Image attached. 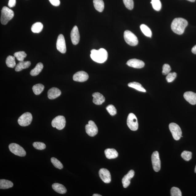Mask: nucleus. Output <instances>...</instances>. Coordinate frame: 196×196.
<instances>
[{"label": "nucleus", "instance_id": "nucleus-1", "mask_svg": "<svg viewBox=\"0 0 196 196\" xmlns=\"http://www.w3.org/2000/svg\"><path fill=\"white\" fill-rule=\"evenodd\" d=\"M188 22L182 18H176L173 20L171 24V29L175 34L182 35L184 32Z\"/></svg>", "mask_w": 196, "mask_h": 196}, {"label": "nucleus", "instance_id": "nucleus-2", "mask_svg": "<svg viewBox=\"0 0 196 196\" xmlns=\"http://www.w3.org/2000/svg\"><path fill=\"white\" fill-rule=\"evenodd\" d=\"M90 56L95 62L102 63L106 61L108 58V53L104 48H100L98 50L94 49L91 50Z\"/></svg>", "mask_w": 196, "mask_h": 196}, {"label": "nucleus", "instance_id": "nucleus-3", "mask_svg": "<svg viewBox=\"0 0 196 196\" xmlns=\"http://www.w3.org/2000/svg\"><path fill=\"white\" fill-rule=\"evenodd\" d=\"M1 23L3 25H6L14 17V12L9 8L5 6L3 7L1 11Z\"/></svg>", "mask_w": 196, "mask_h": 196}, {"label": "nucleus", "instance_id": "nucleus-4", "mask_svg": "<svg viewBox=\"0 0 196 196\" xmlns=\"http://www.w3.org/2000/svg\"><path fill=\"white\" fill-rule=\"evenodd\" d=\"M124 38L125 42L129 45L135 46L138 44V40L137 36L129 30L124 32Z\"/></svg>", "mask_w": 196, "mask_h": 196}, {"label": "nucleus", "instance_id": "nucleus-5", "mask_svg": "<svg viewBox=\"0 0 196 196\" xmlns=\"http://www.w3.org/2000/svg\"><path fill=\"white\" fill-rule=\"evenodd\" d=\"M9 147L10 151L17 156L24 157L26 154L25 149L17 143H11L9 145Z\"/></svg>", "mask_w": 196, "mask_h": 196}, {"label": "nucleus", "instance_id": "nucleus-6", "mask_svg": "<svg viewBox=\"0 0 196 196\" xmlns=\"http://www.w3.org/2000/svg\"><path fill=\"white\" fill-rule=\"evenodd\" d=\"M51 124L54 128H56L58 130H62L66 126V118L63 116H58L52 120Z\"/></svg>", "mask_w": 196, "mask_h": 196}, {"label": "nucleus", "instance_id": "nucleus-7", "mask_svg": "<svg viewBox=\"0 0 196 196\" xmlns=\"http://www.w3.org/2000/svg\"><path fill=\"white\" fill-rule=\"evenodd\" d=\"M169 128L175 140L178 141L180 139L182 132L178 125L174 123H171L169 125Z\"/></svg>", "mask_w": 196, "mask_h": 196}, {"label": "nucleus", "instance_id": "nucleus-8", "mask_svg": "<svg viewBox=\"0 0 196 196\" xmlns=\"http://www.w3.org/2000/svg\"><path fill=\"white\" fill-rule=\"evenodd\" d=\"M32 116L31 113L26 112L21 115L18 119V124L20 126H26L31 124Z\"/></svg>", "mask_w": 196, "mask_h": 196}, {"label": "nucleus", "instance_id": "nucleus-9", "mask_svg": "<svg viewBox=\"0 0 196 196\" xmlns=\"http://www.w3.org/2000/svg\"><path fill=\"white\" fill-rule=\"evenodd\" d=\"M127 124L129 129L132 131L137 130L138 128L137 117L133 113L129 114L127 118Z\"/></svg>", "mask_w": 196, "mask_h": 196}, {"label": "nucleus", "instance_id": "nucleus-10", "mask_svg": "<svg viewBox=\"0 0 196 196\" xmlns=\"http://www.w3.org/2000/svg\"><path fill=\"white\" fill-rule=\"evenodd\" d=\"M151 161L153 167L155 172H158L160 170L161 163L158 151H155L151 155Z\"/></svg>", "mask_w": 196, "mask_h": 196}, {"label": "nucleus", "instance_id": "nucleus-11", "mask_svg": "<svg viewBox=\"0 0 196 196\" xmlns=\"http://www.w3.org/2000/svg\"><path fill=\"white\" fill-rule=\"evenodd\" d=\"M86 132L89 136L94 137L98 134V129L95 123L92 121H90L86 126Z\"/></svg>", "mask_w": 196, "mask_h": 196}, {"label": "nucleus", "instance_id": "nucleus-12", "mask_svg": "<svg viewBox=\"0 0 196 196\" xmlns=\"http://www.w3.org/2000/svg\"><path fill=\"white\" fill-rule=\"evenodd\" d=\"M56 48L61 53L65 54L66 52V46L65 40L63 35L60 34L56 42Z\"/></svg>", "mask_w": 196, "mask_h": 196}, {"label": "nucleus", "instance_id": "nucleus-13", "mask_svg": "<svg viewBox=\"0 0 196 196\" xmlns=\"http://www.w3.org/2000/svg\"><path fill=\"white\" fill-rule=\"evenodd\" d=\"M100 178L104 183H109L111 181V177L110 171L106 169L102 168L99 171Z\"/></svg>", "mask_w": 196, "mask_h": 196}, {"label": "nucleus", "instance_id": "nucleus-14", "mask_svg": "<svg viewBox=\"0 0 196 196\" xmlns=\"http://www.w3.org/2000/svg\"><path fill=\"white\" fill-rule=\"evenodd\" d=\"M89 78L88 74L86 72L81 71L76 72L74 74L73 80L74 81L83 82L87 80Z\"/></svg>", "mask_w": 196, "mask_h": 196}, {"label": "nucleus", "instance_id": "nucleus-15", "mask_svg": "<svg viewBox=\"0 0 196 196\" xmlns=\"http://www.w3.org/2000/svg\"><path fill=\"white\" fill-rule=\"evenodd\" d=\"M70 37L73 44L74 45L78 44L80 41V35L78 28L77 26H74L70 33Z\"/></svg>", "mask_w": 196, "mask_h": 196}, {"label": "nucleus", "instance_id": "nucleus-16", "mask_svg": "<svg viewBox=\"0 0 196 196\" xmlns=\"http://www.w3.org/2000/svg\"><path fill=\"white\" fill-rule=\"evenodd\" d=\"M126 64L130 67L138 69L142 68L145 66L144 62L136 58L129 60L127 62Z\"/></svg>", "mask_w": 196, "mask_h": 196}, {"label": "nucleus", "instance_id": "nucleus-17", "mask_svg": "<svg viewBox=\"0 0 196 196\" xmlns=\"http://www.w3.org/2000/svg\"><path fill=\"white\" fill-rule=\"evenodd\" d=\"M134 171L132 170L129 171L128 174L123 177L122 182L123 187L125 188H126L130 185V180L134 177Z\"/></svg>", "mask_w": 196, "mask_h": 196}, {"label": "nucleus", "instance_id": "nucleus-18", "mask_svg": "<svg viewBox=\"0 0 196 196\" xmlns=\"http://www.w3.org/2000/svg\"><path fill=\"white\" fill-rule=\"evenodd\" d=\"M185 99L191 105L196 104V94L192 92H187L184 94Z\"/></svg>", "mask_w": 196, "mask_h": 196}, {"label": "nucleus", "instance_id": "nucleus-19", "mask_svg": "<svg viewBox=\"0 0 196 196\" xmlns=\"http://www.w3.org/2000/svg\"><path fill=\"white\" fill-rule=\"evenodd\" d=\"M61 94V91L58 88H52L48 91V97L50 99L53 100L60 96Z\"/></svg>", "mask_w": 196, "mask_h": 196}, {"label": "nucleus", "instance_id": "nucleus-20", "mask_svg": "<svg viewBox=\"0 0 196 196\" xmlns=\"http://www.w3.org/2000/svg\"><path fill=\"white\" fill-rule=\"evenodd\" d=\"M92 96L94 98L93 102L95 104L100 105L105 102V97L100 93H94L93 94Z\"/></svg>", "mask_w": 196, "mask_h": 196}, {"label": "nucleus", "instance_id": "nucleus-21", "mask_svg": "<svg viewBox=\"0 0 196 196\" xmlns=\"http://www.w3.org/2000/svg\"><path fill=\"white\" fill-rule=\"evenodd\" d=\"M104 152L106 157L108 159L116 158L118 156V152L114 149H107Z\"/></svg>", "mask_w": 196, "mask_h": 196}, {"label": "nucleus", "instance_id": "nucleus-22", "mask_svg": "<svg viewBox=\"0 0 196 196\" xmlns=\"http://www.w3.org/2000/svg\"><path fill=\"white\" fill-rule=\"evenodd\" d=\"M52 188L54 191L60 194L66 193L67 190L64 186L58 183H54L52 185Z\"/></svg>", "mask_w": 196, "mask_h": 196}, {"label": "nucleus", "instance_id": "nucleus-23", "mask_svg": "<svg viewBox=\"0 0 196 196\" xmlns=\"http://www.w3.org/2000/svg\"><path fill=\"white\" fill-rule=\"evenodd\" d=\"M31 62L30 61L20 62L15 66V70L17 72L21 71V70L27 68L31 66Z\"/></svg>", "mask_w": 196, "mask_h": 196}, {"label": "nucleus", "instance_id": "nucleus-24", "mask_svg": "<svg viewBox=\"0 0 196 196\" xmlns=\"http://www.w3.org/2000/svg\"><path fill=\"white\" fill-rule=\"evenodd\" d=\"M43 68V65L41 62H39L36 65L35 67L32 69L30 74L32 76H36L39 74Z\"/></svg>", "mask_w": 196, "mask_h": 196}, {"label": "nucleus", "instance_id": "nucleus-25", "mask_svg": "<svg viewBox=\"0 0 196 196\" xmlns=\"http://www.w3.org/2000/svg\"><path fill=\"white\" fill-rule=\"evenodd\" d=\"M12 182L6 179L0 180V189H6L10 188L13 186Z\"/></svg>", "mask_w": 196, "mask_h": 196}, {"label": "nucleus", "instance_id": "nucleus-26", "mask_svg": "<svg viewBox=\"0 0 196 196\" xmlns=\"http://www.w3.org/2000/svg\"><path fill=\"white\" fill-rule=\"evenodd\" d=\"M95 9L99 12H102L104 9V3L103 0H94Z\"/></svg>", "mask_w": 196, "mask_h": 196}, {"label": "nucleus", "instance_id": "nucleus-27", "mask_svg": "<svg viewBox=\"0 0 196 196\" xmlns=\"http://www.w3.org/2000/svg\"><path fill=\"white\" fill-rule=\"evenodd\" d=\"M43 26L40 22H36L32 25L31 27V31L34 33H39L43 29Z\"/></svg>", "mask_w": 196, "mask_h": 196}, {"label": "nucleus", "instance_id": "nucleus-28", "mask_svg": "<svg viewBox=\"0 0 196 196\" xmlns=\"http://www.w3.org/2000/svg\"><path fill=\"white\" fill-rule=\"evenodd\" d=\"M128 86L130 87L135 89L139 91L145 92L146 90L143 88L142 85L139 83L136 82H133L129 83L128 84Z\"/></svg>", "mask_w": 196, "mask_h": 196}, {"label": "nucleus", "instance_id": "nucleus-29", "mask_svg": "<svg viewBox=\"0 0 196 196\" xmlns=\"http://www.w3.org/2000/svg\"><path fill=\"white\" fill-rule=\"evenodd\" d=\"M6 64L8 67L14 68L16 66V62L15 56H9L6 59Z\"/></svg>", "mask_w": 196, "mask_h": 196}, {"label": "nucleus", "instance_id": "nucleus-30", "mask_svg": "<svg viewBox=\"0 0 196 196\" xmlns=\"http://www.w3.org/2000/svg\"><path fill=\"white\" fill-rule=\"evenodd\" d=\"M44 86L41 84H38L34 85L32 87V90L34 94L38 95H39L43 91Z\"/></svg>", "mask_w": 196, "mask_h": 196}, {"label": "nucleus", "instance_id": "nucleus-31", "mask_svg": "<svg viewBox=\"0 0 196 196\" xmlns=\"http://www.w3.org/2000/svg\"><path fill=\"white\" fill-rule=\"evenodd\" d=\"M140 27L141 31L145 36L147 37L151 38L152 36V32L151 30L147 26L144 24H142L140 26Z\"/></svg>", "mask_w": 196, "mask_h": 196}, {"label": "nucleus", "instance_id": "nucleus-32", "mask_svg": "<svg viewBox=\"0 0 196 196\" xmlns=\"http://www.w3.org/2000/svg\"><path fill=\"white\" fill-rule=\"evenodd\" d=\"M14 56L17 58L19 62L23 61L24 58L27 56V54L25 52L19 51L15 52L14 54Z\"/></svg>", "mask_w": 196, "mask_h": 196}, {"label": "nucleus", "instance_id": "nucleus-33", "mask_svg": "<svg viewBox=\"0 0 196 196\" xmlns=\"http://www.w3.org/2000/svg\"><path fill=\"white\" fill-rule=\"evenodd\" d=\"M150 3L152 4L153 7L155 10H160L162 7V4L160 0H151Z\"/></svg>", "mask_w": 196, "mask_h": 196}, {"label": "nucleus", "instance_id": "nucleus-34", "mask_svg": "<svg viewBox=\"0 0 196 196\" xmlns=\"http://www.w3.org/2000/svg\"><path fill=\"white\" fill-rule=\"evenodd\" d=\"M52 164H53L54 167L56 168L59 169H62L63 168V166L62 163L60 162L57 159L55 158L52 157L50 159Z\"/></svg>", "mask_w": 196, "mask_h": 196}, {"label": "nucleus", "instance_id": "nucleus-35", "mask_svg": "<svg viewBox=\"0 0 196 196\" xmlns=\"http://www.w3.org/2000/svg\"><path fill=\"white\" fill-rule=\"evenodd\" d=\"M192 153L190 151H183L182 153L181 156L184 160L186 161H189L192 158Z\"/></svg>", "mask_w": 196, "mask_h": 196}, {"label": "nucleus", "instance_id": "nucleus-36", "mask_svg": "<svg viewBox=\"0 0 196 196\" xmlns=\"http://www.w3.org/2000/svg\"><path fill=\"white\" fill-rule=\"evenodd\" d=\"M106 110L111 116H114L117 114V110L112 105H109L106 107Z\"/></svg>", "mask_w": 196, "mask_h": 196}, {"label": "nucleus", "instance_id": "nucleus-37", "mask_svg": "<svg viewBox=\"0 0 196 196\" xmlns=\"http://www.w3.org/2000/svg\"><path fill=\"white\" fill-rule=\"evenodd\" d=\"M33 146L34 148L39 150H43L46 148V145L41 142H34L33 143Z\"/></svg>", "mask_w": 196, "mask_h": 196}, {"label": "nucleus", "instance_id": "nucleus-38", "mask_svg": "<svg viewBox=\"0 0 196 196\" xmlns=\"http://www.w3.org/2000/svg\"><path fill=\"white\" fill-rule=\"evenodd\" d=\"M171 195L172 196H181V190L177 187H173L171 189Z\"/></svg>", "mask_w": 196, "mask_h": 196}, {"label": "nucleus", "instance_id": "nucleus-39", "mask_svg": "<svg viewBox=\"0 0 196 196\" xmlns=\"http://www.w3.org/2000/svg\"><path fill=\"white\" fill-rule=\"evenodd\" d=\"M125 7L129 10H132L134 7L133 0H123Z\"/></svg>", "mask_w": 196, "mask_h": 196}, {"label": "nucleus", "instance_id": "nucleus-40", "mask_svg": "<svg viewBox=\"0 0 196 196\" xmlns=\"http://www.w3.org/2000/svg\"><path fill=\"white\" fill-rule=\"evenodd\" d=\"M166 80L167 82H173L176 78L177 74L175 72H170L167 74Z\"/></svg>", "mask_w": 196, "mask_h": 196}, {"label": "nucleus", "instance_id": "nucleus-41", "mask_svg": "<svg viewBox=\"0 0 196 196\" xmlns=\"http://www.w3.org/2000/svg\"><path fill=\"white\" fill-rule=\"evenodd\" d=\"M171 70V68L170 66L168 64H165L163 66V70L162 73L163 75H165L168 74Z\"/></svg>", "mask_w": 196, "mask_h": 196}, {"label": "nucleus", "instance_id": "nucleus-42", "mask_svg": "<svg viewBox=\"0 0 196 196\" xmlns=\"http://www.w3.org/2000/svg\"><path fill=\"white\" fill-rule=\"evenodd\" d=\"M50 3L54 6H58L60 5V0H49Z\"/></svg>", "mask_w": 196, "mask_h": 196}, {"label": "nucleus", "instance_id": "nucleus-43", "mask_svg": "<svg viewBox=\"0 0 196 196\" xmlns=\"http://www.w3.org/2000/svg\"><path fill=\"white\" fill-rule=\"evenodd\" d=\"M16 4V0H9L8 6L10 7H13L15 6Z\"/></svg>", "mask_w": 196, "mask_h": 196}, {"label": "nucleus", "instance_id": "nucleus-44", "mask_svg": "<svg viewBox=\"0 0 196 196\" xmlns=\"http://www.w3.org/2000/svg\"><path fill=\"white\" fill-rule=\"evenodd\" d=\"M192 52L194 54H196V45L194 46L191 50Z\"/></svg>", "mask_w": 196, "mask_h": 196}, {"label": "nucleus", "instance_id": "nucleus-45", "mask_svg": "<svg viewBox=\"0 0 196 196\" xmlns=\"http://www.w3.org/2000/svg\"><path fill=\"white\" fill-rule=\"evenodd\" d=\"M93 196H102V195L98 194H94L93 195Z\"/></svg>", "mask_w": 196, "mask_h": 196}, {"label": "nucleus", "instance_id": "nucleus-46", "mask_svg": "<svg viewBox=\"0 0 196 196\" xmlns=\"http://www.w3.org/2000/svg\"><path fill=\"white\" fill-rule=\"evenodd\" d=\"M187 1L193 2H194L195 1V0H187Z\"/></svg>", "mask_w": 196, "mask_h": 196}, {"label": "nucleus", "instance_id": "nucleus-47", "mask_svg": "<svg viewBox=\"0 0 196 196\" xmlns=\"http://www.w3.org/2000/svg\"><path fill=\"white\" fill-rule=\"evenodd\" d=\"M195 172L196 173V165L195 168Z\"/></svg>", "mask_w": 196, "mask_h": 196}]
</instances>
